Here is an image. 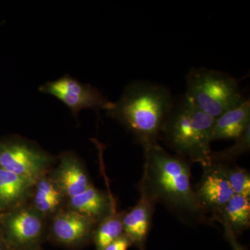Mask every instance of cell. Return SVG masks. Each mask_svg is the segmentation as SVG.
Wrapping results in <instances>:
<instances>
[{
	"instance_id": "5b68a950",
	"label": "cell",
	"mask_w": 250,
	"mask_h": 250,
	"mask_svg": "<svg viewBox=\"0 0 250 250\" xmlns=\"http://www.w3.org/2000/svg\"><path fill=\"white\" fill-rule=\"evenodd\" d=\"M39 90L58 98L71 110L74 116L85 108L106 110L111 103L97 88L81 83L68 75L47 82L41 85Z\"/></svg>"
},
{
	"instance_id": "30bf717a",
	"label": "cell",
	"mask_w": 250,
	"mask_h": 250,
	"mask_svg": "<svg viewBox=\"0 0 250 250\" xmlns=\"http://www.w3.org/2000/svg\"><path fill=\"white\" fill-rule=\"evenodd\" d=\"M93 225V218L77 211H67L55 218L53 231L59 241L70 244L88 236Z\"/></svg>"
},
{
	"instance_id": "8fae6325",
	"label": "cell",
	"mask_w": 250,
	"mask_h": 250,
	"mask_svg": "<svg viewBox=\"0 0 250 250\" xmlns=\"http://www.w3.org/2000/svg\"><path fill=\"white\" fill-rule=\"evenodd\" d=\"M213 219L228 227L236 236L241 234L250 228V197L233 195Z\"/></svg>"
},
{
	"instance_id": "d6986e66",
	"label": "cell",
	"mask_w": 250,
	"mask_h": 250,
	"mask_svg": "<svg viewBox=\"0 0 250 250\" xmlns=\"http://www.w3.org/2000/svg\"><path fill=\"white\" fill-rule=\"evenodd\" d=\"M60 197L43 196L36 194L35 204L38 209L42 213L51 211L59 205Z\"/></svg>"
},
{
	"instance_id": "4fadbf2b",
	"label": "cell",
	"mask_w": 250,
	"mask_h": 250,
	"mask_svg": "<svg viewBox=\"0 0 250 250\" xmlns=\"http://www.w3.org/2000/svg\"><path fill=\"white\" fill-rule=\"evenodd\" d=\"M72 207L78 213L92 218L106 217V213L113 211L109 199L103 192L89 186L84 191L71 197Z\"/></svg>"
},
{
	"instance_id": "44dd1931",
	"label": "cell",
	"mask_w": 250,
	"mask_h": 250,
	"mask_svg": "<svg viewBox=\"0 0 250 250\" xmlns=\"http://www.w3.org/2000/svg\"><path fill=\"white\" fill-rule=\"evenodd\" d=\"M132 245L131 240L125 233H123L116 241L112 242L104 250H127Z\"/></svg>"
},
{
	"instance_id": "52a82bcc",
	"label": "cell",
	"mask_w": 250,
	"mask_h": 250,
	"mask_svg": "<svg viewBox=\"0 0 250 250\" xmlns=\"http://www.w3.org/2000/svg\"><path fill=\"white\" fill-rule=\"evenodd\" d=\"M47 161L45 154L24 143H10L0 147V166L29 184L38 178Z\"/></svg>"
},
{
	"instance_id": "7402d4cb",
	"label": "cell",
	"mask_w": 250,
	"mask_h": 250,
	"mask_svg": "<svg viewBox=\"0 0 250 250\" xmlns=\"http://www.w3.org/2000/svg\"><path fill=\"white\" fill-rule=\"evenodd\" d=\"M223 226L224 231H225V238L229 243L233 250H247L238 241L237 236L232 232V231L228 227L225 226V225H223Z\"/></svg>"
},
{
	"instance_id": "277c9868",
	"label": "cell",
	"mask_w": 250,
	"mask_h": 250,
	"mask_svg": "<svg viewBox=\"0 0 250 250\" xmlns=\"http://www.w3.org/2000/svg\"><path fill=\"white\" fill-rule=\"evenodd\" d=\"M184 96L215 119L244 100L236 79L205 67L192 69L188 74Z\"/></svg>"
},
{
	"instance_id": "ffe728a7",
	"label": "cell",
	"mask_w": 250,
	"mask_h": 250,
	"mask_svg": "<svg viewBox=\"0 0 250 250\" xmlns=\"http://www.w3.org/2000/svg\"><path fill=\"white\" fill-rule=\"evenodd\" d=\"M36 194L52 197H60V194L48 181L44 179L39 183Z\"/></svg>"
},
{
	"instance_id": "ba28073f",
	"label": "cell",
	"mask_w": 250,
	"mask_h": 250,
	"mask_svg": "<svg viewBox=\"0 0 250 250\" xmlns=\"http://www.w3.org/2000/svg\"><path fill=\"white\" fill-rule=\"evenodd\" d=\"M139 202L123 216V233L139 250H146L156 204L140 192Z\"/></svg>"
},
{
	"instance_id": "6da1fadb",
	"label": "cell",
	"mask_w": 250,
	"mask_h": 250,
	"mask_svg": "<svg viewBox=\"0 0 250 250\" xmlns=\"http://www.w3.org/2000/svg\"><path fill=\"white\" fill-rule=\"evenodd\" d=\"M144 171L140 192L154 203H161L181 218L202 221L205 212L199 205L190 183V163L172 155L159 143L143 148Z\"/></svg>"
},
{
	"instance_id": "e0dca14e",
	"label": "cell",
	"mask_w": 250,
	"mask_h": 250,
	"mask_svg": "<svg viewBox=\"0 0 250 250\" xmlns=\"http://www.w3.org/2000/svg\"><path fill=\"white\" fill-rule=\"evenodd\" d=\"M225 178L235 195L250 197V174L246 169L236 165L220 164Z\"/></svg>"
},
{
	"instance_id": "9c48e42d",
	"label": "cell",
	"mask_w": 250,
	"mask_h": 250,
	"mask_svg": "<svg viewBox=\"0 0 250 250\" xmlns=\"http://www.w3.org/2000/svg\"><path fill=\"white\" fill-rule=\"evenodd\" d=\"M250 127V102L244 99L234 107L215 118L212 141L238 139Z\"/></svg>"
},
{
	"instance_id": "2e32d148",
	"label": "cell",
	"mask_w": 250,
	"mask_h": 250,
	"mask_svg": "<svg viewBox=\"0 0 250 250\" xmlns=\"http://www.w3.org/2000/svg\"><path fill=\"white\" fill-rule=\"evenodd\" d=\"M27 181L12 172L0 169V202L9 204L19 200L29 186Z\"/></svg>"
},
{
	"instance_id": "603a6c76",
	"label": "cell",
	"mask_w": 250,
	"mask_h": 250,
	"mask_svg": "<svg viewBox=\"0 0 250 250\" xmlns=\"http://www.w3.org/2000/svg\"><path fill=\"white\" fill-rule=\"evenodd\" d=\"M0 250H1V248H0Z\"/></svg>"
},
{
	"instance_id": "9a60e30c",
	"label": "cell",
	"mask_w": 250,
	"mask_h": 250,
	"mask_svg": "<svg viewBox=\"0 0 250 250\" xmlns=\"http://www.w3.org/2000/svg\"><path fill=\"white\" fill-rule=\"evenodd\" d=\"M123 216L124 215L116 213L113 210L104 218L95 233L97 250H104L112 242L123 234Z\"/></svg>"
},
{
	"instance_id": "7c38bea8",
	"label": "cell",
	"mask_w": 250,
	"mask_h": 250,
	"mask_svg": "<svg viewBox=\"0 0 250 250\" xmlns=\"http://www.w3.org/2000/svg\"><path fill=\"white\" fill-rule=\"evenodd\" d=\"M57 182L70 198L84 191L90 186L86 174L80 163L70 156L62 158L57 174Z\"/></svg>"
},
{
	"instance_id": "5bb4252c",
	"label": "cell",
	"mask_w": 250,
	"mask_h": 250,
	"mask_svg": "<svg viewBox=\"0 0 250 250\" xmlns=\"http://www.w3.org/2000/svg\"><path fill=\"white\" fill-rule=\"evenodd\" d=\"M9 228L11 234L16 241L25 243L39 236L42 223L34 213L28 210H21L11 218Z\"/></svg>"
},
{
	"instance_id": "ac0fdd59",
	"label": "cell",
	"mask_w": 250,
	"mask_h": 250,
	"mask_svg": "<svg viewBox=\"0 0 250 250\" xmlns=\"http://www.w3.org/2000/svg\"><path fill=\"white\" fill-rule=\"evenodd\" d=\"M250 149V127L248 128L241 136L236 139V142L231 147L220 152H212L210 154V162L225 165L231 164L239 156L249 152Z\"/></svg>"
},
{
	"instance_id": "3957f363",
	"label": "cell",
	"mask_w": 250,
	"mask_h": 250,
	"mask_svg": "<svg viewBox=\"0 0 250 250\" xmlns=\"http://www.w3.org/2000/svg\"><path fill=\"white\" fill-rule=\"evenodd\" d=\"M215 118L206 114L185 96L174 104L161 135L177 155L202 166L210 164Z\"/></svg>"
},
{
	"instance_id": "8992f818",
	"label": "cell",
	"mask_w": 250,
	"mask_h": 250,
	"mask_svg": "<svg viewBox=\"0 0 250 250\" xmlns=\"http://www.w3.org/2000/svg\"><path fill=\"white\" fill-rule=\"evenodd\" d=\"M202 167L203 174L194 191L202 210L205 213L210 212L213 218L235 194L220 164L210 162Z\"/></svg>"
},
{
	"instance_id": "7a4b0ae2",
	"label": "cell",
	"mask_w": 250,
	"mask_h": 250,
	"mask_svg": "<svg viewBox=\"0 0 250 250\" xmlns=\"http://www.w3.org/2000/svg\"><path fill=\"white\" fill-rule=\"evenodd\" d=\"M174 103L165 86L141 81L128 85L119 100L111 103L106 111L132 133L144 148L159 143L163 125Z\"/></svg>"
}]
</instances>
